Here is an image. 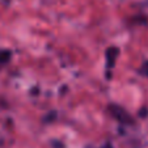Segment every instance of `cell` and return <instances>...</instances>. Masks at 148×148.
Returning <instances> with one entry per match:
<instances>
[{
	"mask_svg": "<svg viewBox=\"0 0 148 148\" xmlns=\"http://www.w3.org/2000/svg\"><path fill=\"white\" fill-rule=\"evenodd\" d=\"M103 148H112V145H109V144H108V145H105V147H103Z\"/></svg>",
	"mask_w": 148,
	"mask_h": 148,
	"instance_id": "1",
	"label": "cell"
}]
</instances>
